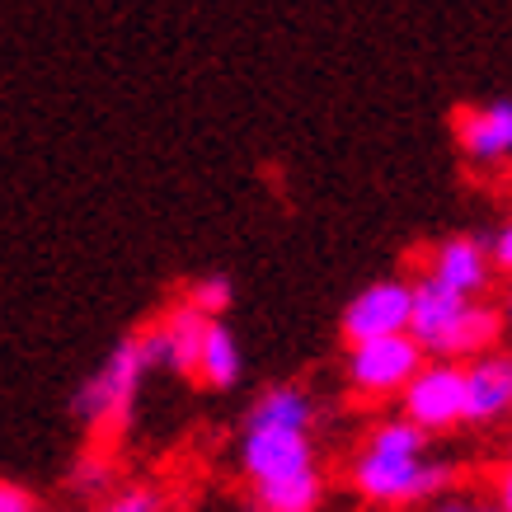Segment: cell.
I'll return each mask as SVG.
<instances>
[{"label":"cell","mask_w":512,"mask_h":512,"mask_svg":"<svg viewBox=\"0 0 512 512\" xmlns=\"http://www.w3.org/2000/svg\"><path fill=\"white\" fill-rule=\"evenodd\" d=\"M151 372V362H146V343L141 334H123V339L109 348V357L85 376V386L76 390V419L90 428L94 437H118L132 423V404H137V390Z\"/></svg>","instance_id":"1"},{"label":"cell","mask_w":512,"mask_h":512,"mask_svg":"<svg viewBox=\"0 0 512 512\" xmlns=\"http://www.w3.org/2000/svg\"><path fill=\"white\" fill-rule=\"evenodd\" d=\"M348 484L357 498H367L372 508H414V503H437L442 494L456 489V466L433 461V456H376L362 451L348 461Z\"/></svg>","instance_id":"2"},{"label":"cell","mask_w":512,"mask_h":512,"mask_svg":"<svg viewBox=\"0 0 512 512\" xmlns=\"http://www.w3.org/2000/svg\"><path fill=\"white\" fill-rule=\"evenodd\" d=\"M423 362H428V353L419 343L409 334H395V339L353 343L343 357V376H348V390L362 404H386L409 390V381L423 372Z\"/></svg>","instance_id":"3"},{"label":"cell","mask_w":512,"mask_h":512,"mask_svg":"<svg viewBox=\"0 0 512 512\" xmlns=\"http://www.w3.org/2000/svg\"><path fill=\"white\" fill-rule=\"evenodd\" d=\"M404 419L414 423L419 433H447V428H461L466 423V367L456 362H423V372L409 381V390L400 395Z\"/></svg>","instance_id":"4"},{"label":"cell","mask_w":512,"mask_h":512,"mask_svg":"<svg viewBox=\"0 0 512 512\" xmlns=\"http://www.w3.org/2000/svg\"><path fill=\"white\" fill-rule=\"evenodd\" d=\"M409 306H414V282L409 278H372L343 306L339 339L353 348V343L409 334Z\"/></svg>","instance_id":"5"},{"label":"cell","mask_w":512,"mask_h":512,"mask_svg":"<svg viewBox=\"0 0 512 512\" xmlns=\"http://www.w3.org/2000/svg\"><path fill=\"white\" fill-rule=\"evenodd\" d=\"M451 137L461 156L480 170H498L512 160V104L489 99V104H456L451 109Z\"/></svg>","instance_id":"6"},{"label":"cell","mask_w":512,"mask_h":512,"mask_svg":"<svg viewBox=\"0 0 512 512\" xmlns=\"http://www.w3.org/2000/svg\"><path fill=\"white\" fill-rule=\"evenodd\" d=\"M423 278L442 282L447 292L466 296V301H484V292L494 287V259H489V240L480 235H447L428 249Z\"/></svg>","instance_id":"7"},{"label":"cell","mask_w":512,"mask_h":512,"mask_svg":"<svg viewBox=\"0 0 512 512\" xmlns=\"http://www.w3.org/2000/svg\"><path fill=\"white\" fill-rule=\"evenodd\" d=\"M207 325H212V320H202L198 311H188L184 301H174L170 311H160L156 325L137 329L141 343H146V362H151V367H165V372H174V376H198Z\"/></svg>","instance_id":"8"},{"label":"cell","mask_w":512,"mask_h":512,"mask_svg":"<svg viewBox=\"0 0 512 512\" xmlns=\"http://www.w3.org/2000/svg\"><path fill=\"white\" fill-rule=\"evenodd\" d=\"M315 466V437L311 433H245L240 437V475L254 484L296 480Z\"/></svg>","instance_id":"9"},{"label":"cell","mask_w":512,"mask_h":512,"mask_svg":"<svg viewBox=\"0 0 512 512\" xmlns=\"http://www.w3.org/2000/svg\"><path fill=\"white\" fill-rule=\"evenodd\" d=\"M498 339H503V315H498V306L494 301H470L466 315H461V320L428 348V357H433V362L470 367V362L498 353Z\"/></svg>","instance_id":"10"},{"label":"cell","mask_w":512,"mask_h":512,"mask_svg":"<svg viewBox=\"0 0 512 512\" xmlns=\"http://www.w3.org/2000/svg\"><path fill=\"white\" fill-rule=\"evenodd\" d=\"M512 419V353H489L466 367V423L489 428V423Z\"/></svg>","instance_id":"11"},{"label":"cell","mask_w":512,"mask_h":512,"mask_svg":"<svg viewBox=\"0 0 512 512\" xmlns=\"http://www.w3.org/2000/svg\"><path fill=\"white\" fill-rule=\"evenodd\" d=\"M320 419V404L306 386L278 381L245 409V433H311Z\"/></svg>","instance_id":"12"},{"label":"cell","mask_w":512,"mask_h":512,"mask_svg":"<svg viewBox=\"0 0 512 512\" xmlns=\"http://www.w3.org/2000/svg\"><path fill=\"white\" fill-rule=\"evenodd\" d=\"M466 296H456V292H447L442 282H433V278H414V306H409V339L419 343L423 353L433 348L442 334H447L461 315H466Z\"/></svg>","instance_id":"13"},{"label":"cell","mask_w":512,"mask_h":512,"mask_svg":"<svg viewBox=\"0 0 512 512\" xmlns=\"http://www.w3.org/2000/svg\"><path fill=\"white\" fill-rule=\"evenodd\" d=\"M245 376V357H240V343H235L231 325L226 320H212L207 325V339H202V357H198V386L207 390H235Z\"/></svg>","instance_id":"14"},{"label":"cell","mask_w":512,"mask_h":512,"mask_svg":"<svg viewBox=\"0 0 512 512\" xmlns=\"http://www.w3.org/2000/svg\"><path fill=\"white\" fill-rule=\"evenodd\" d=\"M320 503H325V475L320 470L249 489V508L254 512H320Z\"/></svg>","instance_id":"15"},{"label":"cell","mask_w":512,"mask_h":512,"mask_svg":"<svg viewBox=\"0 0 512 512\" xmlns=\"http://www.w3.org/2000/svg\"><path fill=\"white\" fill-rule=\"evenodd\" d=\"M362 451H376V456H404V461H414V456H428V433H419V428L404 419V414H381V419L367 428V437H362Z\"/></svg>","instance_id":"16"},{"label":"cell","mask_w":512,"mask_h":512,"mask_svg":"<svg viewBox=\"0 0 512 512\" xmlns=\"http://www.w3.org/2000/svg\"><path fill=\"white\" fill-rule=\"evenodd\" d=\"M231 301H235V287L226 273H202V278L188 282V292H184V306L198 311L202 320H221V315L231 311Z\"/></svg>","instance_id":"17"},{"label":"cell","mask_w":512,"mask_h":512,"mask_svg":"<svg viewBox=\"0 0 512 512\" xmlns=\"http://www.w3.org/2000/svg\"><path fill=\"white\" fill-rule=\"evenodd\" d=\"M99 508L109 512H160V494L151 489V484H127V489H118V494H109Z\"/></svg>","instance_id":"18"},{"label":"cell","mask_w":512,"mask_h":512,"mask_svg":"<svg viewBox=\"0 0 512 512\" xmlns=\"http://www.w3.org/2000/svg\"><path fill=\"white\" fill-rule=\"evenodd\" d=\"M71 489L85 498L109 494V466H104V456H85V461L71 470Z\"/></svg>","instance_id":"19"},{"label":"cell","mask_w":512,"mask_h":512,"mask_svg":"<svg viewBox=\"0 0 512 512\" xmlns=\"http://www.w3.org/2000/svg\"><path fill=\"white\" fill-rule=\"evenodd\" d=\"M428 512H498L494 498L484 494H466V489H451V494H442Z\"/></svg>","instance_id":"20"},{"label":"cell","mask_w":512,"mask_h":512,"mask_svg":"<svg viewBox=\"0 0 512 512\" xmlns=\"http://www.w3.org/2000/svg\"><path fill=\"white\" fill-rule=\"evenodd\" d=\"M489 259H494V273H503L512 282V217L489 235Z\"/></svg>","instance_id":"21"},{"label":"cell","mask_w":512,"mask_h":512,"mask_svg":"<svg viewBox=\"0 0 512 512\" xmlns=\"http://www.w3.org/2000/svg\"><path fill=\"white\" fill-rule=\"evenodd\" d=\"M0 512H43L38 508V498L15 480H0Z\"/></svg>","instance_id":"22"},{"label":"cell","mask_w":512,"mask_h":512,"mask_svg":"<svg viewBox=\"0 0 512 512\" xmlns=\"http://www.w3.org/2000/svg\"><path fill=\"white\" fill-rule=\"evenodd\" d=\"M494 503H498V512H512V461L498 466V475H494Z\"/></svg>","instance_id":"23"},{"label":"cell","mask_w":512,"mask_h":512,"mask_svg":"<svg viewBox=\"0 0 512 512\" xmlns=\"http://www.w3.org/2000/svg\"><path fill=\"white\" fill-rule=\"evenodd\" d=\"M498 315H503V334H512V282L503 287V301H498Z\"/></svg>","instance_id":"24"},{"label":"cell","mask_w":512,"mask_h":512,"mask_svg":"<svg viewBox=\"0 0 512 512\" xmlns=\"http://www.w3.org/2000/svg\"><path fill=\"white\" fill-rule=\"evenodd\" d=\"M508 461H512V437H508Z\"/></svg>","instance_id":"25"},{"label":"cell","mask_w":512,"mask_h":512,"mask_svg":"<svg viewBox=\"0 0 512 512\" xmlns=\"http://www.w3.org/2000/svg\"><path fill=\"white\" fill-rule=\"evenodd\" d=\"M99 512H109V508H99Z\"/></svg>","instance_id":"26"}]
</instances>
